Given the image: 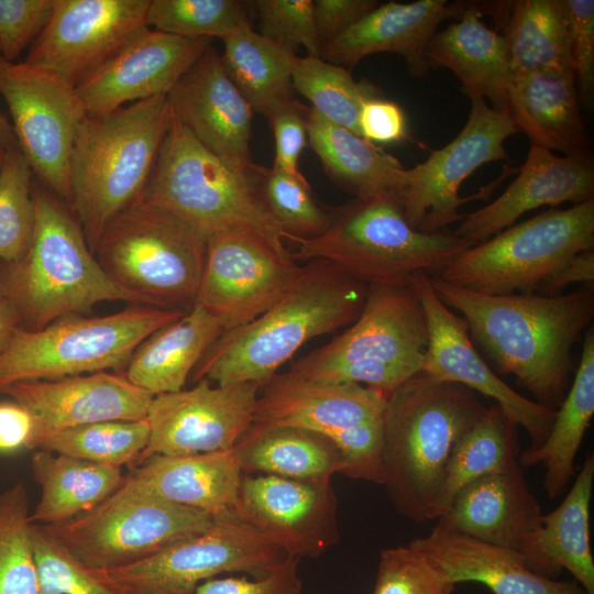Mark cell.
<instances>
[{
    "mask_svg": "<svg viewBox=\"0 0 594 594\" xmlns=\"http://www.w3.org/2000/svg\"><path fill=\"white\" fill-rule=\"evenodd\" d=\"M430 279L440 300L461 314L470 337L499 373L513 375L537 403L553 409L561 405L569 385L572 348L594 316L592 288L559 296H493L437 276Z\"/></svg>",
    "mask_w": 594,
    "mask_h": 594,
    "instance_id": "obj_1",
    "label": "cell"
},
{
    "mask_svg": "<svg viewBox=\"0 0 594 594\" xmlns=\"http://www.w3.org/2000/svg\"><path fill=\"white\" fill-rule=\"evenodd\" d=\"M367 288L330 262H307L274 306L222 332L193 371V381L255 383L262 388L306 342L354 322Z\"/></svg>",
    "mask_w": 594,
    "mask_h": 594,
    "instance_id": "obj_2",
    "label": "cell"
},
{
    "mask_svg": "<svg viewBox=\"0 0 594 594\" xmlns=\"http://www.w3.org/2000/svg\"><path fill=\"white\" fill-rule=\"evenodd\" d=\"M486 409L472 389L425 373L387 396L384 486L398 513L419 524L432 519L452 450Z\"/></svg>",
    "mask_w": 594,
    "mask_h": 594,
    "instance_id": "obj_3",
    "label": "cell"
},
{
    "mask_svg": "<svg viewBox=\"0 0 594 594\" xmlns=\"http://www.w3.org/2000/svg\"><path fill=\"white\" fill-rule=\"evenodd\" d=\"M32 196L31 245L19 261L0 262L2 295L22 329L38 331L61 317L89 312L101 301L143 305L107 275L76 217L53 193L35 188Z\"/></svg>",
    "mask_w": 594,
    "mask_h": 594,
    "instance_id": "obj_4",
    "label": "cell"
},
{
    "mask_svg": "<svg viewBox=\"0 0 594 594\" xmlns=\"http://www.w3.org/2000/svg\"><path fill=\"white\" fill-rule=\"evenodd\" d=\"M170 120L164 95L80 122L69 161L68 202L92 252L107 224L141 198Z\"/></svg>",
    "mask_w": 594,
    "mask_h": 594,
    "instance_id": "obj_5",
    "label": "cell"
},
{
    "mask_svg": "<svg viewBox=\"0 0 594 594\" xmlns=\"http://www.w3.org/2000/svg\"><path fill=\"white\" fill-rule=\"evenodd\" d=\"M241 173L205 147L172 113L154 168L140 199L174 213L207 238L246 233L292 256L285 233L268 212L260 175Z\"/></svg>",
    "mask_w": 594,
    "mask_h": 594,
    "instance_id": "obj_6",
    "label": "cell"
},
{
    "mask_svg": "<svg viewBox=\"0 0 594 594\" xmlns=\"http://www.w3.org/2000/svg\"><path fill=\"white\" fill-rule=\"evenodd\" d=\"M285 240L297 245L290 252L296 262H330L367 286L407 284L418 272L437 276L472 246L454 232L414 229L393 196L354 198L331 210L330 223L320 235Z\"/></svg>",
    "mask_w": 594,
    "mask_h": 594,
    "instance_id": "obj_7",
    "label": "cell"
},
{
    "mask_svg": "<svg viewBox=\"0 0 594 594\" xmlns=\"http://www.w3.org/2000/svg\"><path fill=\"white\" fill-rule=\"evenodd\" d=\"M427 345L425 311L411 285H371L358 319L294 361L288 372L311 382L361 384L388 396L422 372Z\"/></svg>",
    "mask_w": 594,
    "mask_h": 594,
    "instance_id": "obj_8",
    "label": "cell"
},
{
    "mask_svg": "<svg viewBox=\"0 0 594 594\" xmlns=\"http://www.w3.org/2000/svg\"><path fill=\"white\" fill-rule=\"evenodd\" d=\"M94 253L107 275L143 305L186 311L196 302L207 237L138 199L107 224Z\"/></svg>",
    "mask_w": 594,
    "mask_h": 594,
    "instance_id": "obj_9",
    "label": "cell"
},
{
    "mask_svg": "<svg viewBox=\"0 0 594 594\" xmlns=\"http://www.w3.org/2000/svg\"><path fill=\"white\" fill-rule=\"evenodd\" d=\"M186 311L132 305L107 316L67 315L38 331L19 327L0 352V393L22 382L118 371L148 336Z\"/></svg>",
    "mask_w": 594,
    "mask_h": 594,
    "instance_id": "obj_10",
    "label": "cell"
},
{
    "mask_svg": "<svg viewBox=\"0 0 594 594\" xmlns=\"http://www.w3.org/2000/svg\"><path fill=\"white\" fill-rule=\"evenodd\" d=\"M593 246L592 198L508 227L461 252L437 277L486 295L531 294L563 261Z\"/></svg>",
    "mask_w": 594,
    "mask_h": 594,
    "instance_id": "obj_11",
    "label": "cell"
},
{
    "mask_svg": "<svg viewBox=\"0 0 594 594\" xmlns=\"http://www.w3.org/2000/svg\"><path fill=\"white\" fill-rule=\"evenodd\" d=\"M213 521L204 512L153 494L128 474L121 486L92 510L46 527L85 565L111 570L201 534Z\"/></svg>",
    "mask_w": 594,
    "mask_h": 594,
    "instance_id": "obj_12",
    "label": "cell"
},
{
    "mask_svg": "<svg viewBox=\"0 0 594 594\" xmlns=\"http://www.w3.org/2000/svg\"><path fill=\"white\" fill-rule=\"evenodd\" d=\"M471 112L462 131L429 157L405 168L396 194L405 219L416 230L433 233L446 230L465 213L459 208L471 200L487 199L493 190L518 168L503 166L502 174L477 193L461 197L462 183L480 166L508 158L504 147L517 129L506 112L498 111L477 96H470Z\"/></svg>",
    "mask_w": 594,
    "mask_h": 594,
    "instance_id": "obj_13",
    "label": "cell"
},
{
    "mask_svg": "<svg viewBox=\"0 0 594 594\" xmlns=\"http://www.w3.org/2000/svg\"><path fill=\"white\" fill-rule=\"evenodd\" d=\"M286 557L280 548L232 514L215 518L208 530L138 562L94 571L122 594H194L199 584L226 572L262 578Z\"/></svg>",
    "mask_w": 594,
    "mask_h": 594,
    "instance_id": "obj_14",
    "label": "cell"
},
{
    "mask_svg": "<svg viewBox=\"0 0 594 594\" xmlns=\"http://www.w3.org/2000/svg\"><path fill=\"white\" fill-rule=\"evenodd\" d=\"M0 96L33 173L55 196L69 201V161L86 117L76 88L43 69L0 56Z\"/></svg>",
    "mask_w": 594,
    "mask_h": 594,
    "instance_id": "obj_15",
    "label": "cell"
},
{
    "mask_svg": "<svg viewBox=\"0 0 594 594\" xmlns=\"http://www.w3.org/2000/svg\"><path fill=\"white\" fill-rule=\"evenodd\" d=\"M302 271L304 265L257 237L211 235L195 305L216 317L224 331L234 329L274 306Z\"/></svg>",
    "mask_w": 594,
    "mask_h": 594,
    "instance_id": "obj_16",
    "label": "cell"
},
{
    "mask_svg": "<svg viewBox=\"0 0 594 594\" xmlns=\"http://www.w3.org/2000/svg\"><path fill=\"white\" fill-rule=\"evenodd\" d=\"M260 391L255 383L212 386L199 380L190 389L154 396L146 417L148 443L136 465L151 455L233 449L253 424Z\"/></svg>",
    "mask_w": 594,
    "mask_h": 594,
    "instance_id": "obj_17",
    "label": "cell"
},
{
    "mask_svg": "<svg viewBox=\"0 0 594 594\" xmlns=\"http://www.w3.org/2000/svg\"><path fill=\"white\" fill-rule=\"evenodd\" d=\"M409 284L427 320L428 345L421 373L492 398L513 422L526 430L531 439L529 448L541 446L553 425L556 409L520 395L496 375L475 349L464 319L438 297L430 275L415 273Z\"/></svg>",
    "mask_w": 594,
    "mask_h": 594,
    "instance_id": "obj_18",
    "label": "cell"
},
{
    "mask_svg": "<svg viewBox=\"0 0 594 594\" xmlns=\"http://www.w3.org/2000/svg\"><path fill=\"white\" fill-rule=\"evenodd\" d=\"M150 0H54L24 63L76 86L146 25Z\"/></svg>",
    "mask_w": 594,
    "mask_h": 594,
    "instance_id": "obj_19",
    "label": "cell"
},
{
    "mask_svg": "<svg viewBox=\"0 0 594 594\" xmlns=\"http://www.w3.org/2000/svg\"><path fill=\"white\" fill-rule=\"evenodd\" d=\"M331 481L242 477L235 515L287 556L317 558L340 540Z\"/></svg>",
    "mask_w": 594,
    "mask_h": 594,
    "instance_id": "obj_20",
    "label": "cell"
},
{
    "mask_svg": "<svg viewBox=\"0 0 594 594\" xmlns=\"http://www.w3.org/2000/svg\"><path fill=\"white\" fill-rule=\"evenodd\" d=\"M210 45L209 38L141 30L76 86L86 116H105L127 102L167 96Z\"/></svg>",
    "mask_w": 594,
    "mask_h": 594,
    "instance_id": "obj_21",
    "label": "cell"
},
{
    "mask_svg": "<svg viewBox=\"0 0 594 594\" xmlns=\"http://www.w3.org/2000/svg\"><path fill=\"white\" fill-rule=\"evenodd\" d=\"M173 116L234 169L255 173L251 158L252 109L210 45L167 95Z\"/></svg>",
    "mask_w": 594,
    "mask_h": 594,
    "instance_id": "obj_22",
    "label": "cell"
},
{
    "mask_svg": "<svg viewBox=\"0 0 594 594\" xmlns=\"http://www.w3.org/2000/svg\"><path fill=\"white\" fill-rule=\"evenodd\" d=\"M1 394L30 413L34 424L30 444L36 436L50 431L101 421L146 419L154 397L133 385L125 375L107 371L22 382Z\"/></svg>",
    "mask_w": 594,
    "mask_h": 594,
    "instance_id": "obj_23",
    "label": "cell"
},
{
    "mask_svg": "<svg viewBox=\"0 0 594 594\" xmlns=\"http://www.w3.org/2000/svg\"><path fill=\"white\" fill-rule=\"evenodd\" d=\"M594 164L590 153L557 155L530 145L516 178L488 205L464 215L453 231L471 245L484 242L513 226L524 213L593 198Z\"/></svg>",
    "mask_w": 594,
    "mask_h": 594,
    "instance_id": "obj_24",
    "label": "cell"
},
{
    "mask_svg": "<svg viewBox=\"0 0 594 594\" xmlns=\"http://www.w3.org/2000/svg\"><path fill=\"white\" fill-rule=\"evenodd\" d=\"M468 2L447 0L388 1L378 4L341 35L323 46L320 57L350 70L375 53L400 55L415 77L428 74L426 50L438 26L457 20Z\"/></svg>",
    "mask_w": 594,
    "mask_h": 594,
    "instance_id": "obj_25",
    "label": "cell"
},
{
    "mask_svg": "<svg viewBox=\"0 0 594 594\" xmlns=\"http://www.w3.org/2000/svg\"><path fill=\"white\" fill-rule=\"evenodd\" d=\"M254 424L296 427L331 438L339 431L383 419L387 396L353 383L302 380L288 371L276 374L262 388Z\"/></svg>",
    "mask_w": 594,
    "mask_h": 594,
    "instance_id": "obj_26",
    "label": "cell"
},
{
    "mask_svg": "<svg viewBox=\"0 0 594 594\" xmlns=\"http://www.w3.org/2000/svg\"><path fill=\"white\" fill-rule=\"evenodd\" d=\"M541 517L539 502L516 462L462 487L436 526L521 554L539 529Z\"/></svg>",
    "mask_w": 594,
    "mask_h": 594,
    "instance_id": "obj_27",
    "label": "cell"
},
{
    "mask_svg": "<svg viewBox=\"0 0 594 594\" xmlns=\"http://www.w3.org/2000/svg\"><path fill=\"white\" fill-rule=\"evenodd\" d=\"M409 546L422 552L451 582H477L494 594H587L572 581L532 572L516 550L435 526Z\"/></svg>",
    "mask_w": 594,
    "mask_h": 594,
    "instance_id": "obj_28",
    "label": "cell"
},
{
    "mask_svg": "<svg viewBox=\"0 0 594 594\" xmlns=\"http://www.w3.org/2000/svg\"><path fill=\"white\" fill-rule=\"evenodd\" d=\"M506 113L531 145L563 155L590 153L573 70L512 77Z\"/></svg>",
    "mask_w": 594,
    "mask_h": 594,
    "instance_id": "obj_29",
    "label": "cell"
},
{
    "mask_svg": "<svg viewBox=\"0 0 594 594\" xmlns=\"http://www.w3.org/2000/svg\"><path fill=\"white\" fill-rule=\"evenodd\" d=\"M485 6L468 3L460 18L437 31L426 50L429 67L450 69L468 96L488 99L494 109L506 112V94L512 78L503 34L482 20Z\"/></svg>",
    "mask_w": 594,
    "mask_h": 594,
    "instance_id": "obj_30",
    "label": "cell"
},
{
    "mask_svg": "<svg viewBox=\"0 0 594 594\" xmlns=\"http://www.w3.org/2000/svg\"><path fill=\"white\" fill-rule=\"evenodd\" d=\"M153 494L213 518L235 514L243 472L233 450L151 455L129 473Z\"/></svg>",
    "mask_w": 594,
    "mask_h": 594,
    "instance_id": "obj_31",
    "label": "cell"
},
{
    "mask_svg": "<svg viewBox=\"0 0 594 594\" xmlns=\"http://www.w3.org/2000/svg\"><path fill=\"white\" fill-rule=\"evenodd\" d=\"M594 455L587 454L570 492L560 505L542 515L541 525L522 551L528 568L556 579L564 569L587 594H594V559L590 542V503Z\"/></svg>",
    "mask_w": 594,
    "mask_h": 594,
    "instance_id": "obj_32",
    "label": "cell"
},
{
    "mask_svg": "<svg viewBox=\"0 0 594 594\" xmlns=\"http://www.w3.org/2000/svg\"><path fill=\"white\" fill-rule=\"evenodd\" d=\"M224 332L199 305L148 336L133 352L125 377L153 396L184 389L208 349Z\"/></svg>",
    "mask_w": 594,
    "mask_h": 594,
    "instance_id": "obj_33",
    "label": "cell"
},
{
    "mask_svg": "<svg viewBox=\"0 0 594 594\" xmlns=\"http://www.w3.org/2000/svg\"><path fill=\"white\" fill-rule=\"evenodd\" d=\"M232 450L243 474L331 481L344 465L343 455L331 438L296 427L253 422Z\"/></svg>",
    "mask_w": 594,
    "mask_h": 594,
    "instance_id": "obj_34",
    "label": "cell"
},
{
    "mask_svg": "<svg viewBox=\"0 0 594 594\" xmlns=\"http://www.w3.org/2000/svg\"><path fill=\"white\" fill-rule=\"evenodd\" d=\"M307 132L326 174L341 188L360 199L396 197L405 170L398 158L311 108Z\"/></svg>",
    "mask_w": 594,
    "mask_h": 594,
    "instance_id": "obj_35",
    "label": "cell"
},
{
    "mask_svg": "<svg viewBox=\"0 0 594 594\" xmlns=\"http://www.w3.org/2000/svg\"><path fill=\"white\" fill-rule=\"evenodd\" d=\"M41 497L30 514L31 524L53 526L97 507L124 481L121 468L36 450L31 459Z\"/></svg>",
    "mask_w": 594,
    "mask_h": 594,
    "instance_id": "obj_36",
    "label": "cell"
},
{
    "mask_svg": "<svg viewBox=\"0 0 594 594\" xmlns=\"http://www.w3.org/2000/svg\"><path fill=\"white\" fill-rule=\"evenodd\" d=\"M556 417L544 442L518 455L521 466L542 464L543 487L549 498L562 495L575 473L574 460L594 415V332L586 330L581 360L572 386Z\"/></svg>",
    "mask_w": 594,
    "mask_h": 594,
    "instance_id": "obj_37",
    "label": "cell"
},
{
    "mask_svg": "<svg viewBox=\"0 0 594 594\" xmlns=\"http://www.w3.org/2000/svg\"><path fill=\"white\" fill-rule=\"evenodd\" d=\"M223 68L253 112L270 120L294 100L297 55L243 25L221 40Z\"/></svg>",
    "mask_w": 594,
    "mask_h": 594,
    "instance_id": "obj_38",
    "label": "cell"
},
{
    "mask_svg": "<svg viewBox=\"0 0 594 594\" xmlns=\"http://www.w3.org/2000/svg\"><path fill=\"white\" fill-rule=\"evenodd\" d=\"M502 24L512 77L573 70L563 0L510 1Z\"/></svg>",
    "mask_w": 594,
    "mask_h": 594,
    "instance_id": "obj_39",
    "label": "cell"
},
{
    "mask_svg": "<svg viewBox=\"0 0 594 594\" xmlns=\"http://www.w3.org/2000/svg\"><path fill=\"white\" fill-rule=\"evenodd\" d=\"M517 425L496 404L457 442L447 464L442 488L433 509L438 519L455 494L469 483L518 462Z\"/></svg>",
    "mask_w": 594,
    "mask_h": 594,
    "instance_id": "obj_40",
    "label": "cell"
},
{
    "mask_svg": "<svg viewBox=\"0 0 594 594\" xmlns=\"http://www.w3.org/2000/svg\"><path fill=\"white\" fill-rule=\"evenodd\" d=\"M150 438L146 419L101 421L36 436L29 450H46L121 468L136 465Z\"/></svg>",
    "mask_w": 594,
    "mask_h": 594,
    "instance_id": "obj_41",
    "label": "cell"
},
{
    "mask_svg": "<svg viewBox=\"0 0 594 594\" xmlns=\"http://www.w3.org/2000/svg\"><path fill=\"white\" fill-rule=\"evenodd\" d=\"M293 88L327 121L360 135L359 114L363 102L382 96L369 81H355L349 69L321 57H296ZM361 136V135H360Z\"/></svg>",
    "mask_w": 594,
    "mask_h": 594,
    "instance_id": "obj_42",
    "label": "cell"
},
{
    "mask_svg": "<svg viewBox=\"0 0 594 594\" xmlns=\"http://www.w3.org/2000/svg\"><path fill=\"white\" fill-rule=\"evenodd\" d=\"M253 8V1L241 0H150L146 25L180 37L223 40L252 25Z\"/></svg>",
    "mask_w": 594,
    "mask_h": 594,
    "instance_id": "obj_43",
    "label": "cell"
},
{
    "mask_svg": "<svg viewBox=\"0 0 594 594\" xmlns=\"http://www.w3.org/2000/svg\"><path fill=\"white\" fill-rule=\"evenodd\" d=\"M23 482L0 494V594H40Z\"/></svg>",
    "mask_w": 594,
    "mask_h": 594,
    "instance_id": "obj_44",
    "label": "cell"
},
{
    "mask_svg": "<svg viewBox=\"0 0 594 594\" xmlns=\"http://www.w3.org/2000/svg\"><path fill=\"white\" fill-rule=\"evenodd\" d=\"M34 173L20 150L6 153L0 168V262H15L28 252L35 229Z\"/></svg>",
    "mask_w": 594,
    "mask_h": 594,
    "instance_id": "obj_45",
    "label": "cell"
},
{
    "mask_svg": "<svg viewBox=\"0 0 594 594\" xmlns=\"http://www.w3.org/2000/svg\"><path fill=\"white\" fill-rule=\"evenodd\" d=\"M260 190L266 208L286 237L312 239L328 228L331 210L320 207L304 175L263 167Z\"/></svg>",
    "mask_w": 594,
    "mask_h": 594,
    "instance_id": "obj_46",
    "label": "cell"
},
{
    "mask_svg": "<svg viewBox=\"0 0 594 594\" xmlns=\"http://www.w3.org/2000/svg\"><path fill=\"white\" fill-rule=\"evenodd\" d=\"M30 537L40 594H122L76 559L46 526L31 524Z\"/></svg>",
    "mask_w": 594,
    "mask_h": 594,
    "instance_id": "obj_47",
    "label": "cell"
},
{
    "mask_svg": "<svg viewBox=\"0 0 594 594\" xmlns=\"http://www.w3.org/2000/svg\"><path fill=\"white\" fill-rule=\"evenodd\" d=\"M455 585L422 552L407 544L381 552L372 594H452Z\"/></svg>",
    "mask_w": 594,
    "mask_h": 594,
    "instance_id": "obj_48",
    "label": "cell"
},
{
    "mask_svg": "<svg viewBox=\"0 0 594 594\" xmlns=\"http://www.w3.org/2000/svg\"><path fill=\"white\" fill-rule=\"evenodd\" d=\"M258 34L296 54L304 47L307 56L320 57L312 0L253 1Z\"/></svg>",
    "mask_w": 594,
    "mask_h": 594,
    "instance_id": "obj_49",
    "label": "cell"
},
{
    "mask_svg": "<svg viewBox=\"0 0 594 594\" xmlns=\"http://www.w3.org/2000/svg\"><path fill=\"white\" fill-rule=\"evenodd\" d=\"M331 439L343 455L344 465L341 474L384 485L383 419L339 431Z\"/></svg>",
    "mask_w": 594,
    "mask_h": 594,
    "instance_id": "obj_50",
    "label": "cell"
},
{
    "mask_svg": "<svg viewBox=\"0 0 594 594\" xmlns=\"http://www.w3.org/2000/svg\"><path fill=\"white\" fill-rule=\"evenodd\" d=\"M54 0H0V56L14 62L45 29Z\"/></svg>",
    "mask_w": 594,
    "mask_h": 594,
    "instance_id": "obj_51",
    "label": "cell"
},
{
    "mask_svg": "<svg viewBox=\"0 0 594 594\" xmlns=\"http://www.w3.org/2000/svg\"><path fill=\"white\" fill-rule=\"evenodd\" d=\"M576 87L588 105L594 86V1L563 0Z\"/></svg>",
    "mask_w": 594,
    "mask_h": 594,
    "instance_id": "obj_52",
    "label": "cell"
},
{
    "mask_svg": "<svg viewBox=\"0 0 594 594\" xmlns=\"http://www.w3.org/2000/svg\"><path fill=\"white\" fill-rule=\"evenodd\" d=\"M299 558L287 556L273 571L262 578L210 579L199 584L194 594H300Z\"/></svg>",
    "mask_w": 594,
    "mask_h": 594,
    "instance_id": "obj_53",
    "label": "cell"
},
{
    "mask_svg": "<svg viewBox=\"0 0 594 594\" xmlns=\"http://www.w3.org/2000/svg\"><path fill=\"white\" fill-rule=\"evenodd\" d=\"M309 108L297 100L277 112L271 120L275 138L274 168L299 176V157L308 142L307 114Z\"/></svg>",
    "mask_w": 594,
    "mask_h": 594,
    "instance_id": "obj_54",
    "label": "cell"
},
{
    "mask_svg": "<svg viewBox=\"0 0 594 594\" xmlns=\"http://www.w3.org/2000/svg\"><path fill=\"white\" fill-rule=\"evenodd\" d=\"M360 135L372 143L387 144L408 138L407 119L395 101L381 96L365 100L359 114Z\"/></svg>",
    "mask_w": 594,
    "mask_h": 594,
    "instance_id": "obj_55",
    "label": "cell"
},
{
    "mask_svg": "<svg viewBox=\"0 0 594 594\" xmlns=\"http://www.w3.org/2000/svg\"><path fill=\"white\" fill-rule=\"evenodd\" d=\"M377 6L375 0H315L314 19L320 51Z\"/></svg>",
    "mask_w": 594,
    "mask_h": 594,
    "instance_id": "obj_56",
    "label": "cell"
},
{
    "mask_svg": "<svg viewBox=\"0 0 594 594\" xmlns=\"http://www.w3.org/2000/svg\"><path fill=\"white\" fill-rule=\"evenodd\" d=\"M594 252L586 250L574 254L552 270L539 284L536 294L559 296L562 290L574 283H593Z\"/></svg>",
    "mask_w": 594,
    "mask_h": 594,
    "instance_id": "obj_57",
    "label": "cell"
},
{
    "mask_svg": "<svg viewBox=\"0 0 594 594\" xmlns=\"http://www.w3.org/2000/svg\"><path fill=\"white\" fill-rule=\"evenodd\" d=\"M34 424L30 413L14 400L0 402V453L28 449Z\"/></svg>",
    "mask_w": 594,
    "mask_h": 594,
    "instance_id": "obj_58",
    "label": "cell"
},
{
    "mask_svg": "<svg viewBox=\"0 0 594 594\" xmlns=\"http://www.w3.org/2000/svg\"><path fill=\"white\" fill-rule=\"evenodd\" d=\"M20 327L14 308L7 301L0 302V352L8 345L14 331Z\"/></svg>",
    "mask_w": 594,
    "mask_h": 594,
    "instance_id": "obj_59",
    "label": "cell"
},
{
    "mask_svg": "<svg viewBox=\"0 0 594 594\" xmlns=\"http://www.w3.org/2000/svg\"><path fill=\"white\" fill-rule=\"evenodd\" d=\"M0 150L9 152L20 150L12 123L0 111Z\"/></svg>",
    "mask_w": 594,
    "mask_h": 594,
    "instance_id": "obj_60",
    "label": "cell"
},
{
    "mask_svg": "<svg viewBox=\"0 0 594 594\" xmlns=\"http://www.w3.org/2000/svg\"><path fill=\"white\" fill-rule=\"evenodd\" d=\"M6 153H7V152L0 150V168H1V166H2V163H3V160H4Z\"/></svg>",
    "mask_w": 594,
    "mask_h": 594,
    "instance_id": "obj_61",
    "label": "cell"
},
{
    "mask_svg": "<svg viewBox=\"0 0 594 594\" xmlns=\"http://www.w3.org/2000/svg\"><path fill=\"white\" fill-rule=\"evenodd\" d=\"M4 300L3 298V295H2V288H1V279H0V302Z\"/></svg>",
    "mask_w": 594,
    "mask_h": 594,
    "instance_id": "obj_62",
    "label": "cell"
}]
</instances>
